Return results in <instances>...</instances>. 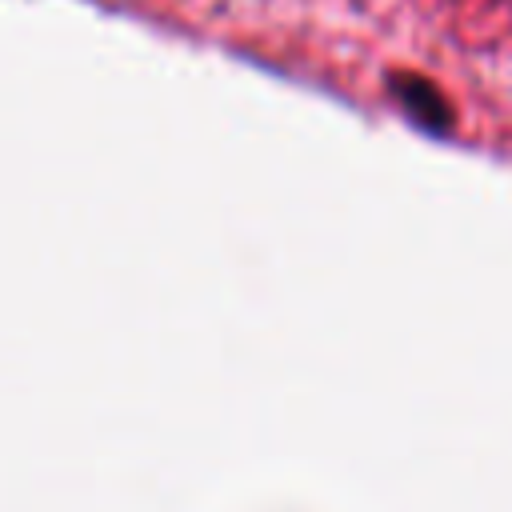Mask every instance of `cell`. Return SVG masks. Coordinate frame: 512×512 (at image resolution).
<instances>
[{"mask_svg":"<svg viewBox=\"0 0 512 512\" xmlns=\"http://www.w3.org/2000/svg\"><path fill=\"white\" fill-rule=\"evenodd\" d=\"M396 96L412 108V116H420V120H428V124H444V116H448V108H444V100L436 96V88H432L428 80H420V76H400V80H396Z\"/></svg>","mask_w":512,"mask_h":512,"instance_id":"6da1fadb","label":"cell"}]
</instances>
